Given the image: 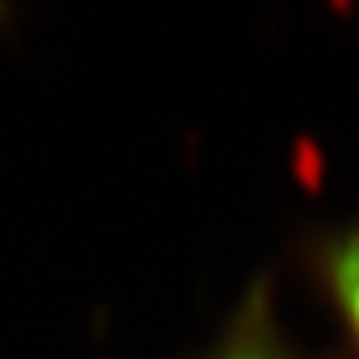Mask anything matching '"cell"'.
I'll list each match as a JSON object with an SVG mask.
<instances>
[{"mask_svg":"<svg viewBox=\"0 0 359 359\" xmlns=\"http://www.w3.org/2000/svg\"><path fill=\"white\" fill-rule=\"evenodd\" d=\"M320 273L359 353V224L323 249Z\"/></svg>","mask_w":359,"mask_h":359,"instance_id":"cell-1","label":"cell"},{"mask_svg":"<svg viewBox=\"0 0 359 359\" xmlns=\"http://www.w3.org/2000/svg\"><path fill=\"white\" fill-rule=\"evenodd\" d=\"M219 359H285L278 351H273L269 344H264L261 339H243L231 347L228 353H222Z\"/></svg>","mask_w":359,"mask_h":359,"instance_id":"cell-2","label":"cell"}]
</instances>
